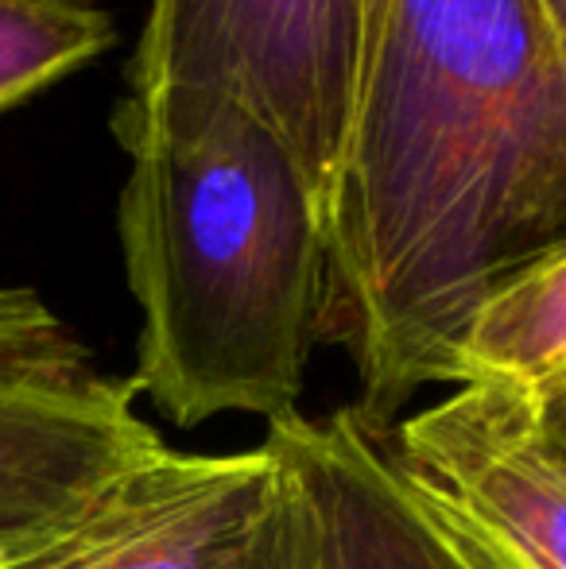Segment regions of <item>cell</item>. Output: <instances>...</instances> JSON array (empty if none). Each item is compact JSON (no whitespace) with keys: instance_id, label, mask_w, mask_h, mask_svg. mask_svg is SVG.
Segmentation results:
<instances>
[{"instance_id":"obj_9","label":"cell","mask_w":566,"mask_h":569,"mask_svg":"<svg viewBox=\"0 0 566 569\" xmlns=\"http://www.w3.org/2000/svg\"><path fill=\"white\" fill-rule=\"evenodd\" d=\"M117 43L90 0H0V117L78 74Z\"/></svg>"},{"instance_id":"obj_7","label":"cell","mask_w":566,"mask_h":569,"mask_svg":"<svg viewBox=\"0 0 566 569\" xmlns=\"http://www.w3.org/2000/svg\"><path fill=\"white\" fill-rule=\"evenodd\" d=\"M385 438L354 407L330 419L295 411L268 427L307 488L322 569H474L400 485Z\"/></svg>"},{"instance_id":"obj_8","label":"cell","mask_w":566,"mask_h":569,"mask_svg":"<svg viewBox=\"0 0 566 569\" xmlns=\"http://www.w3.org/2000/svg\"><path fill=\"white\" fill-rule=\"evenodd\" d=\"M458 383H505L536 399L566 388V248L477 307L458 345Z\"/></svg>"},{"instance_id":"obj_11","label":"cell","mask_w":566,"mask_h":569,"mask_svg":"<svg viewBox=\"0 0 566 569\" xmlns=\"http://www.w3.org/2000/svg\"><path fill=\"white\" fill-rule=\"evenodd\" d=\"M234 569H322L315 511H310L307 488L295 477L291 461L284 453H280V477L272 485L265 516H260L257 531H252L249 547H245V555L237 558Z\"/></svg>"},{"instance_id":"obj_3","label":"cell","mask_w":566,"mask_h":569,"mask_svg":"<svg viewBox=\"0 0 566 569\" xmlns=\"http://www.w3.org/2000/svg\"><path fill=\"white\" fill-rule=\"evenodd\" d=\"M357 51L361 0H151L125 98L237 101L322 202L357 106Z\"/></svg>"},{"instance_id":"obj_10","label":"cell","mask_w":566,"mask_h":569,"mask_svg":"<svg viewBox=\"0 0 566 569\" xmlns=\"http://www.w3.org/2000/svg\"><path fill=\"white\" fill-rule=\"evenodd\" d=\"M93 365L86 341L31 287H0V372Z\"/></svg>"},{"instance_id":"obj_4","label":"cell","mask_w":566,"mask_h":569,"mask_svg":"<svg viewBox=\"0 0 566 569\" xmlns=\"http://www.w3.org/2000/svg\"><path fill=\"white\" fill-rule=\"evenodd\" d=\"M385 446L419 511L474 569H566V453L536 396L458 383L396 422Z\"/></svg>"},{"instance_id":"obj_1","label":"cell","mask_w":566,"mask_h":569,"mask_svg":"<svg viewBox=\"0 0 566 569\" xmlns=\"http://www.w3.org/2000/svg\"><path fill=\"white\" fill-rule=\"evenodd\" d=\"M357 419L454 383L485 299L566 248V54L539 0H388L322 198Z\"/></svg>"},{"instance_id":"obj_5","label":"cell","mask_w":566,"mask_h":569,"mask_svg":"<svg viewBox=\"0 0 566 569\" xmlns=\"http://www.w3.org/2000/svg\"><path fill=\"white\" fill-rule=\"evenodd\" d=\"M276 477L272 442L245 453L159 446L4 569H234Z\"/></svg>"},{"instance_id":"obj_12","label":"cell","mask_w":566,"mask_h":569,"mask_svg":"<svg viewBox=\"0 0 566 569\" xmlns=\"http://www.w3.org/2000/svg\"><path fill=\"white\" fill-rule=\"evenodd\" d=\"M539 419H544V430L552 435V442L566 453V388L539 399Z\"/></svg>"},{"instance_id":"obj_2","label":"cell","mask_w":566,"mask_h":569,"mask_svg":"<svg viewBox=\"0 0 566 569\" xmlns=\"http://www.w3.org/2000/svg\"><path fill=\"white\" fill-rule=\"evenodd\" d=\"M113 136L132 159L117 232L140 307L137 396L182 430L295 415L330 252L322 202L280 136L221 93L121 98Z\"/></svg>"},{"instance_id":"obj_6","label":"cell","mask_w":566,"mask_h":569,"mask_svg":"<svg viewBox=\"0 0 566 569\" xmlns=\"http://www.w3.org/2000/svg\"><path fill=\"white\" fill-rule=\"evenodd\" d=\"M167 446L98 365L0 372V569Z\"/></svg>"},{"instance_id":"obj_14","label":"cell","mask_w":566,"mask_h":569,"mask_svg":"<svg viewBox=\"0 0 566 569\" xmlns=\"http://www.w3.org/2000/svg\"><path fill=\"white\" fill-rule=\"evenodd\" d=\"M539 4H544L547 23H552L555 39H559V47H563V54H566V0H539Z\"/></svg>"},{"instance_id":"obj_13","label":"cell","mask_w":566,"mask_h":569,"mask_svg":"<svg viewBox=\"0 0 566 569\" xmlns=\"http://www.w3.org/2000/svg\"><path fill=\"white\" fill-rule=\"evenodd\" d=\"M388 0H361V51H357V78H361V67L373 51V39L380 31V20H385Z\"/></svg>"}]
</instances>
